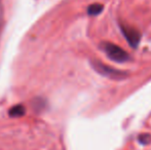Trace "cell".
I'll list each match as a JSON object with an SVG mask.
<instances>
[{"label": "cell", "instance_id": "cell-1", "mask_svg": "<svg viewBox=\"0 0 151 150\" xmlns=\"http://www.w3.org/2000/svg\"><path fill=\"white\" fill-rule=\"evenodd\" d=\"M91 65L93 68V70L96 72H98L100 75L106 76L108 78H111V79H115V80H122L124 78L127 77V72L124 71L118 70L116 68L109 66V65H106L104 63H102L99 60H91Z\"/></svg>", "mask_w": 151, "mask_h": 150}, {"label": "cell", "instance_id": "cell-2", "mask_svg": "<svg viewBox=\"0 0 151 150\" xmlns=\"http://www.w3.org/2000/svg\"><path fill=\"white\" fill-rule=\"evenodd\" d=\"M101 47L105 52V54L107 55L108 58L110 60L114 61V62L124 63L127 61L131 60L129 55L123 48L119 47V46L114 43H111V42H103L101 44Z\"/></svg>", "mask_w": 151, "mask_h": 150}, {"label": "cell", "instance_id": "cell-3", "mask_svg": "<svg viewBox=\"0 0 151 150\" xmlns=\"http://www.w3.org/2000/svg\"><path fill=\"white\" fill-rule=\"evenodd\" d=\"M121 31H122L123 35H124L125 39L127 40L129 45L133 48L138 47L140 40H141V34L139 31L129 26H121Z\"/></svg>", "mask_w": 151, "mask_h": 150}, {"label": "cell", "instance_id": "cell-4", "mask_svg": "<svg viewBox=\"0 0 151 150\" xmlns=\"http://www.w3.org/2000/svg\"><path fill=\"white\" fill-rule=\"evenodd\" d=\"M26 113V109L23 105H16V106L12 107V108L8 110V114H9L12 117H21V116L25 115Z\"/></svg>", "mask_w": 151, "mask_h": 150}, {"label": "cell", "instance_id": "cell-5", "mask_svg": "<svg viewBox=\"0 0 151 150\" xmlns=\"http://www.w3.org/2000/svg\"><path fill=\"white\" fill-rule=\"evenodd\" d=\"M103 5L100 3H93L88 7V14L90 16H98L103 11Z\"/></svg>", "mask_w": 151, "mask_h": 150}, {"label": "cell", "instance_id": "cell-6", "mask_svg": "<svg viewBox=\"0 0 151 150\" xmlns=\"http://www.w3.org/2000/svg\"><path fill=\"white\" fill-rule=\"evenodd\" d=\"M44 104H45V102H44L42 99H35V100L32 102V107H33V109L35 111H40L43 109Z\"/></svg>", "mask_w": 151, "mask_h": 150}, {"label": "cell", "instance_id": "cell-7", "mask_svg": "<svg viewBox=\"0 0 151 150\" xmlns=\"http://www.w3.org/2000/svg\"><path fill=\"white\" fill-rule=\"evenodd\" d=\"M138 141L143 145L149 144L151 142V135L150 134H141L139 137H138Z\"/></svg>", "mask_w": 151, "mask_h": 150}]
</instances>
